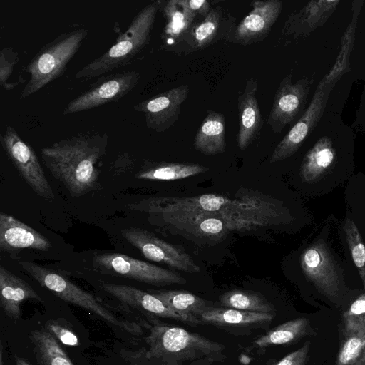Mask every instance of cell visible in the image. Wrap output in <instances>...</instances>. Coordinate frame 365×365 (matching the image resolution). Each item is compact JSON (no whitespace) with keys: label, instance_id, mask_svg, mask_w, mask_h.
<instances>
[{"label":"cell","instance_id":"39","mask_svg":"<svg viewBox=\"0 0 365 365\" xmlns=\"http://www.w3.org/2000/svg\"><path fill=\"white\" fill-rule=\"evenodd\" d=\"M2 361H3V358H2V346H1V364H0V365H3Z\"/></svg>","mask_w":365,"mask_h":365},{"label":"cell","instance_id":"7","mask_svg":"<svg viewBox=\"0 0 365 365\" xmlns=\"http://www.w3.org/2000/svg\"><path fill=\"white\" fill-rule=\"evenodd\" d=\"M19 265L43 287L62 300L81 307L101 317L107 323L133 334L141 332L135 322L119 318L101 304L91 294L83 290L56 271L37 263L19 262Z\"/></svg>","mask_w":365,"mask_h":365},{"label":"cell","instance_id":"13","mask_svg":"<svg viewBox=\"0 0 365 365\" xmlns=\"http://www.w3.org/2000/svg\"><path fill=\"white\" fill-rule=\"evenodd\" d=\"M188 93L187 85L178 86L135 104L133 109L143 113L148 128L163 133L178 120Z\"/></svg>","mask_w":365,"mask_h":365},{"label":"cell","instance_id":"36","mask_svg":"<svg viewBox=\"0 0 365 365\" xmlns=\"http://www.w3.org/2000/svg\"><path fill=\"white\" fill-rule=\"evenodd\" d=\"M310 349V341H306L302 347L294 351L274 365H305Z\"/></svg>","mask_w":365,"mask_h":365},{"label":"cell","instance_id":"3","mask_svg":"<svg viewBox=\"0 0 365 365\" xmlns=\"http://www.w3.org/2000/svg\"><path fill=\"white\" fill-rule=\"evenodd\" d=\"M359 13L354 11L351 21L344 34L334 65L317 86L307 110L274 148L270 157L271 163L285 160L297 152L319 122L334 84L349 71L350 54L354 46Z\"/></svg>","mask_w":365,"mask_h":365},{"label":"cell","instance_id":"28","mask_svg":"<svg viewBox=\"0 0 365 365\" xmlns=\"http://www.w3.org/2000/svg\"><path fill=\"white\" fill-rule=\"evenodd\" d=\"M207 170L195 163H160L139 171L136 178L147 180H176L204 173Z\"/></svg>","mask_w":365,"mask_h":365},{"label":"cell","instance_id":"34","mask_svg":"<svg viewBox=\"0 0 365 365\" xmlns=\"http://www.w3.org/2000/svg\"><path fill=\"white\" fill-rule=\"evenodd\" d=\"M19 61V53L12 47L5 46L1 49L0 85L6 91H9V83L8 81L12 74L14 66Z\"/></svg>","mask_w":365,"mask_h":365},{"label":"cell","instance_id":"22","mask_svg":"<svg viewBox=\"0 0 365 365\" xmlns=\"http://www.w3.org/2000/svg\"><path fill=\"white\" fill-rule=\"evenodd\" d=\"M274 317V314L209 307L199 314L198 319L203 324L219 327L254 328L271 322Z\"/></svg>","mask_w":365,"mask_h":365},{"label":"cell","instance_id":"9","mask_svg":"<svg viewBox=\"0 0 365 365\" xmlns=\"http://www.w3.org/2000/svg\"><path fill=\"white\" fill-rule=\"evenodd\" d=\"M1 147L16 168L22 178L39 197L52 202L55 198L44 170L34 149L19 136L11 125L0 135Z\"/></svg>","mask_w":365,"mask_h":365},{"label":"cell","instance_id":"6","mask_svg":"<svg viewBox=\"0 0 365 365\" xmlns=\"http://www.w3.org/2000/svg\"><path fill=\"white\" fill-rule=\"evenodd\" d=\"M86 28L61 34L45 44L31 58L26 71L30 78L21 98L29 97L61 77L88 36Z\"/></svg>","mask_w":365,"mask_h":365},{"label":"cell","instance_id":"4","mask_svg":"<svg viewBox=\"0 0 365 365\" xmlns=\"http://www.w3.org/2000/svg\"><path fill=\"white\" fill-rule=\"evenodd\" d=\"M162 1H154L140 9L126 31L121 33L104 53L79 69L75 78L88 81L130 64L148 45Z\"/></svg>","mask_w":365,"mask_h":365},{"label":"cell","instance_id":"31","mask_svg":"<svg viewBox=\"0 0 365 365\" xmlns=\"http://www.w3.org/2000/svg\"><path fill=\"white\" fill-rule=\"evenodd\" d=\"M336 365H365V333L346 335Z\"/></svg>","mask_w":365,"mask_h":365},{"label":"cell","instance_id":"17","mask_svg":"<svg viewBox=\"0 0 365 365\" xmlns=\"http://www.w3.org/2000/svg\"><path fill=\"white\" fill-rule=\"evenodd\" d=\"M258 81L254 78L247 79L245 88L237 99L239 130L237 145L245 150L259 135L263 126L260 108L256 97Z\"/></svg>","mask_w":365,"mask_h":365},{"label":"cell","instance_id":"37","mask_svg":"<svg viewBox=\"0 0 365 365\" xmlns=\"http://www.w3.org/2000/svg\"><path fill=\"white\" fill-rule=\"evenodd\" d=\"M187 7L197 16L205 17L211 11L210 2L206 0H185Z\"/></svg>","mask_w":365,"mask_h":365},{"label":"cell","instance_id":"11","mask_svg":"<svg viewBox=\"0 0 365 365\" xmlns=\"http://www.w3.org/2000/svg\"><path fill=\"white\" fill-rule=\"evenodd\" d=\"M121 235L150 261L165 264L187 273H195L200 270L181 245L170 244L148 230L136 227L123 229Z\"/></svg>","mask_w":365,"mask_h":365},{"label":"cell","instance_id":"18","mask_svg":"<svg viewBox=\"0 0 365 365\" xmlns=\"http://www.w3.org/2000/svg\"><path fill=\"white\" fill-rule=\"evenodd\" d=\"M160 10L165 20L160 36L162 46L167 51H179L197 16L187 7L185 0L162 1Z\"/></svg>","mask_w":365,"mask_h":365},{"label":"cell","instance_id":"14","mask_svg":"<svg viewBox=\"0 0 365 365\" xmlns=\"http://www.w3.org/2000/svg\"><path fill=\"white\" fill-rule=\"evenodd\" d=\"M306 277L328 299L336 302L340 292V274L329 250L323 242L306 249L301 257Z\"/></svg>","mask_w":365,"mask_h":365},{"label":"cell","instance_id":"10","mask_svg":"<svg viewBox=\"0 0 365 365\" xmlns=\"http://www.w3.org/2000/svg\"><path fill=\"white\" fill-rule=\"evenodd\" d=\"M140 73L136 71L104 75L89 88L68 103L63 115L82 112L121 99L137 85Z\"/></svg>","mask_w":365,"mask_h":365},{"label":"cell","instance_id":"20","mask_svg":"<svg viewBox=\"0 0 365 365\" xmlns=\"http://www.w3.org/2000/svg\"><path fill=\"white\" fill-rule=\"evenodd\" d=\"M49 240L37 230L6 213H0V250L11 252L21 249L47 251Z\"/></svg>","mask_w":365,"mask_h":365},{"label":"cell","instance_id":"24","mask_svg":"<svg viewBox=\"0 0 365 365\" xmlns=\"http://www.w3.org/2000/svg\"><path fill=\"white\" fill-rule=\"evenodd\" d=\"M194 147L200 153L212 155L225 152V119L223 115L209 110L199 128L195 139Z\"/></svg>","mask_w":365,"mask_h":365},{"label":"cell","instance_id":"26","mask_svg":"<svg viewBox=\"0 0 365 365\" xmlns=\"http://www.w3.org/2000/svg\"><path fill=\"white\" fill-rule=\"evenodd\" d=\"M311 331L310 322L305 317L283 323L260 336L253 341V348L262 349L274 345L296 342Z\"/></svg>","mask_w":365,"mask_h":365},{"label":"cell","instance_id":"21","mask_svg":"<svg viewBox=\"0 0 365 365\" xmlns=\"http://www.w3.org/2000/svg\"><path fill=\"white\" fill-rule=\"evenodd\" d=\"M0 292L1 307L4 314L14 320L20 318V305L24 301L43 302L29 284L3 266L0 267Z\"/></svg>","mask_w":365,"mask_h":365},{"label":"cell","instance_id":"25","mask_svg":"<svg viewBox=\"0 0 365 365\" xmlns=\"http://www.w3.org/2000/svg\"><path fill=\"white\" fill-rule=\"evenodd\" d=\"M336 152L331 140L327 136L319 138L306 154L300 168L304 182H312L320 178L333 165Z\"/></svg>","mask_w":365,"mask_h":365},{"label":"cell","instance_id":"27","mask_svg":"<svg viewBox=\"0 0 365 365\" xmlns=\"http://www.w3.org/2000/svg\"><path fill=\"white\" fill-rule=\"evenodd\" d=\"M30 340L37 365H73L58 340L46 329H34Z\"/></svg>","mask_w":365,"mask_h":365},{"label":"cell","instance_id":"12","mask_svg":"<svg viewBox=\"0 0 365 365\" xmlns=\"http://www.w3.org/2000/svg\"><path fill=\"white\" fill-rule=\"evenodd\" d=\"M292 78V73H289L281 80L267 118V123L275 134H279L295 120L304 108L310 92V81L307 77L294 83Z\"/></svg>","mask_w":365,"mask_h":365},{"label":"cell","instance_id":"19","mask_svg":"<svg viewBox=\"0 0 365 365\" xmlns=\"http://www.w3.org/2000/svg\"><path fill=\"white\" fill-rule=\"evenodd\" d=\"M339 3V0L307 2L287 17L282 27L283 33L294 38L307 37L327 21Z\"/></svg>","mask_w":365,"mask_h":365},{"label":"cell","instance_id":"1","mask_svg":"<svg viewBox=\"0 0 365 365\" xmlns=\"http://www.w3.org/2000/svg\"><path fill=\"white\" fill-rule=\"evenodd\" d=\"M109 137L98 131L78 133L41 150V158L52 176L72 197L97 188Z\"/></svg>","mask_w":365,"mask_h":365},{"label":"cell","instance_id":"35","mask_svg":"<svg viewBox=\"0 0 365 365\" xmlns=\"http://www.w3.org/2000/svg\"><path fill=\"white\" fill-rule=\"evenodd\" d=\"M46 329L56 339L68 346H78V339L76 335L67 327L61 325L56 320H49L46 323Z\"/></svg>","mask_w":365,"mask_h":365},{"label":"cell","instance_id":"29","mask_svg":"<svg viewBox=\"0 0 365 365\" xmlns=\"http://www.w3.org/2000/svg\"><path fill=\"white\" fill-rule=\"evenodd\" d=\"M148 291L172 309L197 318L201 312L211 307L204 299L187 291L165 289H148Z\"/></svg>","mask_w":365,"mask_h":365},{"label":"cell","instance_id":"32","mask_svg":"<svg viewBox=\"0 0 365 365\" xmlns=\"http://www.w3.org/2000/svg\"><path fill=\"white\" fill-rule=\"evenodd\" d=\"M344 229L352 259L358 269L365 289V245L355 223L346 219Z\"/></svg>","mask_w":365,"mask_h":365},{"label":"cell","instance_id":"2","mask_svg":"<svg viewBox=\"0 0 365 365\" xmlns=\"http://www.w3.org/2000/svg\"><path fill=\"white\" fill-rule=\"evenodd\" d=\"M279 210L269 199L255 195H243L232 205L216 212L156 216L175 230L211 240L220 238L232 231L255 230L276 225Z\"/></svg>","mask_w":365,"mask_h":365},{"label":"cell","instance_id":"38","mask_svg":"<svg viewBox=\"0 0 365 365\" xmlns=\"http://www.w3.org/2000/svg\"><path fill=\"white\" fill-rule=\"evenodd\" d=\"M14 361L16 365H32L29 361L24 358L17 356L16 354L14 355Z\"/></svg>","mask_w":365,"mask_h":365},{"label":"cell","instance_id":"23","mask_svg":"<svg viewBox=\"0 0 365 365\" xmlns=\"http://www.w3.org/2000/svg\"><path fill=\"white\" fill-rule=\"evenodd\" d=\"M223 14L220 7L211 9L199 22H195L187 34L179 52L189 53L204 49L218 39L222 27Z\"/></svg>","mask_w":365,"mask_h":365},{"label":"cell","instance_id":"16","mask_svg":"<svg viewBox=\"0 0 365 365\" xmlns=\"http://www.w3.org/2000/svg\"><path fill=\"white\" fill-rule=\"evenodd\" d=\"M101 287L123 304L143 314L168 318L192 326L203 324L198 318L178 312L150 293L135 287L106 282L101 283Z\"/></svg>","mask_w":365,"mask_h":365},{"label":"cell","instance_id":"5","mask_svg":"<svg viewBox=\"0 0 365 365\" xmlns=\"http://www.w3.org/2000/svg\"><path fill=\"white\" fill-rule=\"evenodd\" d=\"M148 356L165 365L200 359L220 360L225 346L181 327L154 322L145 339Z\"/></svg>","mask_w":365,"mask_h":365},{"label":"cell","instance_id":"30","mask_svg":"<svg viewBox=\"0 0 365 365\" xmlns=\"http://www.w3.org/2000/svg\"><path fill=\"white\" fill-rule=\"evenodd\" d=\"M220 302L225 308L242 311L274 314L275 308L261 294L257 292L232 289L220 297Z\"/></svg>","mask_w":365,"mask_h":365},{"label":"cell","instance_id":"8","mask_svg":"<svg viewBox=\"0 0 365 365\" xmlns=\"http://www.w3.org/2000/svg\"><path fill=\"white\" fill-rule=\"evenodd\" d=\"M92 264L96 272L136 280L155 286L185 284L187 280L179 273L135 259L122 253L95 255Z\"/></svg>","mask_w":365,"mask_h":365},{"label":"cell","instance_id":"15","mask_svg":"<svg viewBox=\"0 0 365 365\" xmlns=\"http://www.w3.org/2000/svg\"><path fill=\"white\" fill-rule=\"evenodd\" d=\"M252 10L232 29L227 38L240 45H251L263 41L279 18L283 2L280 0H257L251 2Z\"/></svg>","mask_w":365,"mask_h":365},{"label":"cell","instance_id":"33","mask_svg":"<svg viewBox=\"0 0 365 365\" xmlns=\"http://www.w3.org/2000/svg\"><path fill=\"white\" fill-rule=\"evenodd\" d=\"M346 335L365 333V294L358 297L343 315Z\"/></svg>","mask_w":365,"mask_h":365}]
</instances>
